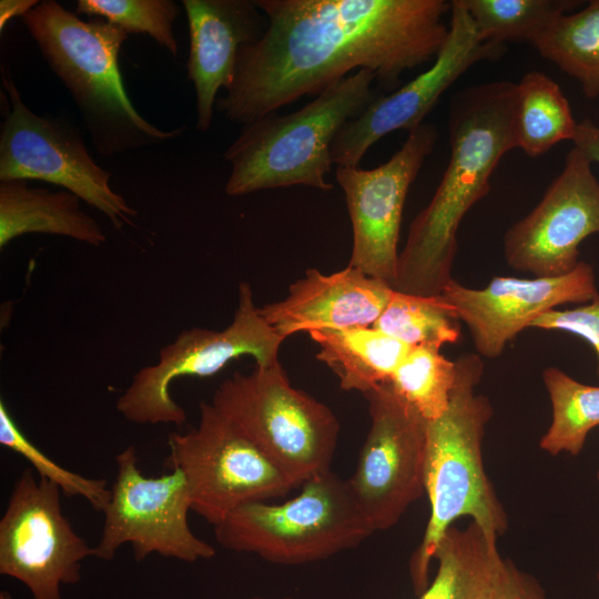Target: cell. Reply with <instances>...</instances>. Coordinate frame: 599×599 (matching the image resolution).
Wrapping results in <instances>:
<instances>
[{
    "label": "cell",
    "mask_w": 599,
    "mask_h": 599,
    "mask_svg": "<svg viewBox=\"0 0 599 599\" xmlns=\"http://www.w3.org/2000/svg\"><path fill=\"white\" fill-rule=\"evenodd\" d=\"M80 201L65 190L33 187L23 180L0 181V248L30 233L60 235L101 246L106 235L81 210Z\"/></svg>",
    "instance_id": "cell-20"
},
{
    "label": "cell",
    "mask_w": 599,
    "mask_h": 599,
    "mask_svg": "<svg viewBox=\"0 0 599 599\" xmlns=\"http://www.w3.org/2000/svg\"><path fill=\"white\" fill-rule=\"evenodd\" d=\"M456 377V362L432 346H414L390 377L395 390L426 420L448 408Z\"/></svg>",
    "instance_id": "cell-28"
},
{
    "label": "cell",
    "mask_w": 599,
    "mask_h": 599,
    "mask_svg": "<svg viewBox=\"0 0 599 599\" xmlns=\"http://www.w3.org/2000/svg\"><path fill=\"white\" fill-rule=\"evenodd\" d=\"M596 233L599 181L591 162L573 146L539 203L506 232L504 257L534 277L562 276L577 267L581 242Z\"/></svg>",
    "instance_id": "cell-15"
},
{
    "label": "cell",
    "mask_w": 599,
    "mask_h": 599,
    "mask_svg": "<svg viewBox=\"0 0 599 599\" xmlns=\"http://www.w3.org/2000/svg\"><path fill=\"white\" fill-rule=\"evenodd\" d=\"M308 333L319 347L316 358L335 373L341 388L363 394L390 380L412 348L373 326Z\"/></svg>",
    "instance_id": "cell-22"
},
{
    "label": "cell",
    "mask_w": 599,
    "mask_h": 599,
    "mask_svg": "<svg viewBox=\"0 0 599 599\" xmlns=\"http://www.w3.org/2000/svg\"><path fill=\"white\" fill-rule=\"evenodd\" d=\"M517 83L497 81L458 92L450 103V155L430 202L410 223L394 291L441 295L453 280L457 230L489 192L501 158L516 149Z\"/></svg>",
    "instance_id": "cell-2"
},
{
    "label": "cell",
    "mask_w": 599,
    "mask_h": 599,
    "mask_svg": "<svg viewBox=\"0 0 599 599\" xmlns=\"http://www.w3.org/2000/svg\"><path fill=\"white\" fill-rule=\"evenodd\" d=\"M597 580H598V583H599V569H598V572H597Z\"/></svg>",
    "instance_id": "cell-36"
},
{
    "label": "cell",
    "mask_w": 599,
    "mask_h": 599,
    "mask_svg": "<svg viewBox=\"0 0 599 599\" xmlns=\"http://www.w3.org/2000/svg\"><path fill=\"white\" fill-rule=\"evenodd\" d=\"M542 380L552 407V420L539 441L549 455L577 456L591 429L599 426V386L582 384L564 370L549 366Z\"/></svg>",
    "instance_id": "cell-25"
},
{
    "label": "cell",
    "mask_w": 599,
    "mask_h": 599,
    "mask_svg": "<svg viewBox=\"0 0 599 599\" xmlns=\"http://www.w3.org/2000/svg\"><path fill=\"white\" fill-rule=\"evenodd\" d=\"M74 12L102 18L129 34H146L172 55L177 54L173 26L181 8L172 0H78Z\"/></svg>",
    "instance_id": "cell-29"
},
{
    "label": "cell",
    "mask_w": 599,
    "mask_h": 599,
    "mask_svg": "<svg viewBox=\"0 0 599 599\" xmlns=\"http://www.w3.org/2000/svg\"><path fill=\"white\" fill-rule=\"evenodd\" d=\"M530 327L562 331L583 338L597 354L599 377V300L576 308L551 309L535 319Z\"/></svg>",
    "instance_id": "cell-31"
},
{
    "label": "cell",
    "mask_w": 599,
    "mask_h": 599,
    "mask_svg": "<svg viewBox=\"0 0 599 599\" xmlns=\"http://www.w3.org/2000/svg\"><path fill=\"white\" fill-rule=\"evenodd\" d=\"M374 82L372 71L357 70L295 112H272L243 125L223 155L231 165L225 193L241 196L292 185L332 190L325 177L333 164L332 143L380 94Z\"/></svg>",
    "instance_id": "cell-5"
},
{
    "label": "cell",
    "mask_w": 599,
    "mask_h": 599,
    "mask_svg": "<svg viewBox=\"0 0 599 599\" xmlns=\"http://www.w3.org/2000/svg\"><path fill=\"white\" fill-rule=\"evenodd\" d=\"M597 478L599 479V470H598V473H597Z\"/></svg>",
    "instance_id": "cell-37"
},
{
    "label": "cell",
    "mask_w": 599,
    "mask_h": 599,
    "mask_svg": "<svg viewBox=\"0 0 599 599\" xmlns=\"http://www.w3.org/2000/svg\"><path fill=\"white\" fill-rule=\"evenodd\" d=\"M2 84L9 103L0 128V181L54 184L104 214L114 229L132 224L138 212L111 187L112 174L92 158L80 130L30 110L9 75Z\"/></svg>",
    "instance_id": "cell-10"
},
{
    "label": "cell",
    "mask_w": 599,
    "mask_h": 599,
    "mask_svg": "<svg viewBox=\"0 0 599 599\" xmlns=\"http://www.w3.org/2000/svg\"><path fill=\"white\" fill-rule=\"evenodd\" d=\"M493 599H548L535 577L505 559L504 569Z\"/></svg>",
    "instance_id": "cell-32"
},
{
    "label": "cell",
    "mask_w": 599,
    "mask_h": 599,
    "mask_svg": "<svg viewBox=\"0 0 599 599\" xmlns=\"http://www.w3.org/2000/svg\"><path fill=\"white\" fill-rule=\"evenodd\" d=\"M20 19L72 97L98 153L114 156L183 135L186 126L162 130L134 108L119 63L130 35L121 27L102 18L82 20L54 0L40 1Z\"/></svg>",
    "instance_id": "cell-3"
},
{
    "label": "cell",
    "mask_w": 599,
    "mask_h": 599,
    "mask_svg": "<svg viewBox=\"0 0 599 599\" xmlns=\"http://www.w3.org/2000/svg\"><path fill=\"white\" fill-rule=\"evenodd\" d=\"M373 327L403 343L441 348L460 337L459 319L441 295L419 296L393 291Z\"/></svg>",
    "instance_id": "cell-26"
},
{
    "label": "cell",
    "mask_w": 599,
    "mask_h": 599,
    "mask_svg": "<svg viewBox=\"0 0 599 599\" xmlns=\"http://www.w3.org/2000/svg\"><path fill=\"white\" fill-rule=\"evenodd\" d=\"M497 538L474 521L465 529L451 526L434 555L436 576L419 599H493L505 564Z\"/></svg>",
    "instance_id": "cell-21"
},
{
    "label": "cell",
    "mask_w": 599,
    "mask_h": 599,
    "mask_svg": "<svg viewBox=\"0 0 599 599\" xmlns=\"http://www.w3.org/2000/svg\"><path fill=\"white\" fill-rule=\"evenodd\" d=\"M576 122L560 87L539 71L517 83L516 145L528 156H539L557 143L573 140Z\"/></svg>",
    "instance_id": "cell-23"
},
{
    "label": "cell",
    "mask_w": 599,
    "mask_h": 599,
    "mask_svg": "<svg viewBox=\"0 0 599 599\" xmlns=\"http://www.w3.org/2000/svg\"><path fill=\"white\" fill-rule=\"evenodd\" d=\"M392 286L347 265L325 275L309 268L282 300L258 307L284 339L298 332L373 326L393 294Z\"/></svg>",
    "instance_id": "cell-19"
},
{
    "label": "cell",
    "mask_w": 599,
    "mask_h": 599,
    "mask_svg": "<svg viewBox=\"0 0 599 599\" xmlns=\"http://www.w3.org/2000/svg\"><path fill=\"white\" fill-rule=\"evenodd\" d=\"M456 377L446 412L427 420L425 493L430 512L423 539L409 561L417 595L428 587L436 548L459 517H470L486 531L504 535L506 510L483 464V438L494 410L487 396L476 393L484 364L475 353L456 361Z\"/></svg>",
    "instance_id": "cell-4"
},
{
    "label": "cell",
    "mask_w": 599,
    "mask_h": 599,
    "mask_svg": "<svg viewBox=\"0 0 599 599\" xmlns=\"http://www.w3.org/2000/svg\"><path fill=\"white\" fill-rule=\"evenodd\" d=\"M443 296L470 334L478 355L499 357L509 342L542 314L558 306L599 300L592 266L580 261L569 274L557 277L496 276L483 288L451 280Z\"/></svg>",
    "instance_id": "cell-17"
},
{
    "label": "cell",
    "mask_w": 599,
    "mask_h": 599,
    "mask_svg": "<svg viewBox=\"0 0 599 599\" xmlns=\"http://www.w3.org/2000/svg\"><path fill=\"white\" fill-rule=\"evenodd\" d=\"M572 142L591 164H599V125L589 119L578 122Z\"/></svg>",
    "instance_id": "cell-33"
},
{
    "label": "cell",
    "mask_w": 599,
    "mask_h": 599,
    "mask_svg": "<svg viewBox=\"0 0 599 599\" xmlns=\"http://www.w3.org/2000/svg\"><path fill=\"white\" fill-rule=\"evenodd\" d=\"M502 45L487 42L478 34L460 0L450 1L447 39L426 71L396 91L380 93L357 118L346 122L336 134L332 161L337 166H358L366 151L384 135L423 124L440 95L473 64L495 58Z\"/></svg>",
    "instance_id": "cell-16"
},
{
    "label": "cell",
    "mask_w": 599,
    "mask_h": 599,
    "mask_svg": "<svg viewBox=\"0 0 599 599\" xmlns=\"http://www.w3.org/2000/svg\"><path fill=\"white\" fill-rule=\"evenodd\" d=\"M370 427L347 480L374 531L395 526L425 493L427 420L385 382L364 394Z\"/></svg>",
    "instance_id": "cell-12"
},
{
    "label": "cell",
    "mask_w": 599,
    "mask_h": 599,
    "mask_svg": "<svg viewBox=\"0 0 599 599\" xmlns=\"http://www.w3.org/2000/svg\"><path fill=\"white\" fill-rule=\"evenodd\" d=\"M437 140L435 126L423 123L379 166H337L353 231L348 265L390 286L396 277L398 240L410 184ZM393 288V287H392Z\"/></svg>",
    "instance_id": "cell-14"
},
{
    "label": "cell",
    "mask_w": 599,
    "mask_h": 599,
    "mask_svg": "<svg viewBox=\"0 0 599 599\" xmlns=\"http://www.w3.org/2000/svg\"><path fill=\"white\" fill-rule=\"evenodd\" d=\"M190 49L187 79L196 97V129L212 124L217 93L233 81L237 53L258 40L267 20L254 0H183Z\"/></svg>",
    "instance_id": "cell-18"
},
{
    "label": "cell",
    "mask_w": 599,
    "mask_h": 599,
    "mask_svg": "<svg viewBox=\"0 0 599 599\" xmlns=\"http://www.w3.org/2000/svg\"><path fill=\"white\" fill-rule=\"evenodd\" d=\"M284 341L260 314L251 285L241 282L237 306L229 326L222 331L193 327L181 332L160 351L155 364L138 370L119 396L116 409L135 424L181 426L186 413L169 392L175 379L212 376L245 355L253 357L256 366H270L280 362Z\"/></svg>",
    "instance_id": "cell-8"
},
{
    "label": "cell",
    "mask_w": 599,
    "mask_h": 599,
    "mask_svg": "<svg viewBox=\"0 0 599 599\" xmlns=\"http://www.w3.org/2000/svg\"><path fill=\"white\" fill-rule=\"evenodd\" d=\"M478 34L487 42H532L558 17L577 7L571 0H460Z\"/></svg>",
    "instance_id": "cell-27"
},
{
    "label": "cell",
    "mask_w": 599,
    "mask_h": 599,
    "mask_svg": "<svg viewBox=\"0 0 599 599\" xmlns=\"http://www.w3.org/2000/svg\"><path fill=\"white\" fill-rule=\"evenodd\" d=\"M250 599H267V598L255 597V598H250ZM282 599H295V598H293V597H284Z\"/></svg>",
    "instance_id": "cell-35"
},
{
    "label": "cell",
    "mask_w": 599,
    "mask_h": 599,
    "mask_svg": "<svg viewBox=\"0 0 599 599\" xmlns=\"http://www.w3.org/2000/svg\"><path fill=\"white\" fill-rule=\"evenodd\" d=\"M532 45L575 78L588 98H599V0L558 17Z\"/></svg>",
    "instance_id": "cell-24"
},
{
    "label": "cell",
    "mask_w": 599,
    "mask_h": 599,
    "mask_svg": "<svg viewBox=\"0 0 599 599\" xmlns=\"http://www.w3.org/2000/svg\"><path fill=\"white\" fill-rule=\"evenodd\" d=\"M0 444L24 457L39 477L60 487L68 497H82L95 510L103 511L110 497L106 480L88 478L54 463L18 427L4 402L0 400Z\"/></svg>",
    "instance_id": "cell-30"
},
{
    "label": "cell",
    "mask_w": 599,
    "mask_h": 599,
    "mask_svg": "<svg viewBox=\"0 0 599 599\" xmlns=\"http://www.w3.org/2000/svg\"><path fill=\"white\" fill-rule=\"evenodd\" d=\"M40 3L38 0H1L0 1V31L6 29L11 19L23 17Z\"/></svg>",
    "instance_id": "cell-34"
},
{
    "label": "cell",
    "mask_w": 599,
    "mask_h": 599,
    "mask_svg": "<svg viewBox=\"0 0 599 599\" xmlns=\"http://www.w3.org/2000/svg\"><path fill=\"white\" fill-rule=\"evenodd\" d=\"M115 461L116 475L102 511L104 522L94 557L111 560L124 544L132 546L136 561L152 554L185 562L215 556V547L189 526L191 498L180 470L145 477L134 446L119 453Z\"/></svg>",
    "instance_id": "cell-11"
},
{
    "label": "cell",
    "mask_w": 599,
    "mask_h": 599,
    "mask_svg": "<svg viewBox=\"0 0 599 599\" xmlns=\"http://www.w3.org/2000/svg\"><path fill=\"white\" fill-rule=\"evenodd\" d=\"M61 494L26 468L0 519V573L23 583L33 599H62L61 586L78 583L82 561L94 556L63 515Z\"/></svg>",
    "instance_id": "cell-13"
},
{
    "label": "cell",
    "mask_w": 599,
    "mask_h": 599,
    "mask_svg": "<svg viewBox=\"0 0 599 599\" xmlns=\"http://www.w3.org/2000/svg\"><path fill=\"white\" fill-rule=\"evenodd\" d=\"M211 404L301 485L331 470L339 422L328 406L292 386L280 362L233 373Z\"/></svg>",
    "instance_id": "cell-7"
},
{
    "label": "cell",
    "mask_w": 599,
    "mask_h": 599,
    "mask_svg": "<svg viewBox=\"0 0 599 599\" xmlns=\"http://www.w3.org/2000/svg\"><path fill=\"white\" fill-rule=\"evenodd\" d=\"M167 445L165 467L182 473L191 510L214 527L241 506L278 498L301 486L204 400L197 425L171 433Z\"/></svg>",
    "instance_id": "cell-9"
},
{
    "label": "cell",
    "mask_w": 599,
    "mask_h": 599,
    "mask_svg": "<svg viewBox=\"0 0 599 599\" xmlns=\"http://www.w3.org/2000/svg\"><path fill=\"white\" fill-rule=\"evenodd\" d=\"M301 487L297 496L282 504L261 501L236 508L214 527L216 541L270 562L302 565L353 549L374 532L347 480L332 470Z\"/></svg>",
    "instance_id": "cell-6"
},
{
    "label": "cell",
    "mask_w": 599,
    "mask_h": 599,
    "mask_svg": "<svg viewBox=\"0 0 599 599\" xmlns=\"http://www.w3.org/2000/svg\"><path fill=\"white\" fill-rule=\"evenodd\" d=\"M254 1L267 26L240 49L232 84L215 103L242 125L319 94L354 69L394 90L402 73L436 58L449 32L445 0Z\"/></svg>",
    "instance_id": "cell-1"
}]
</instances>
